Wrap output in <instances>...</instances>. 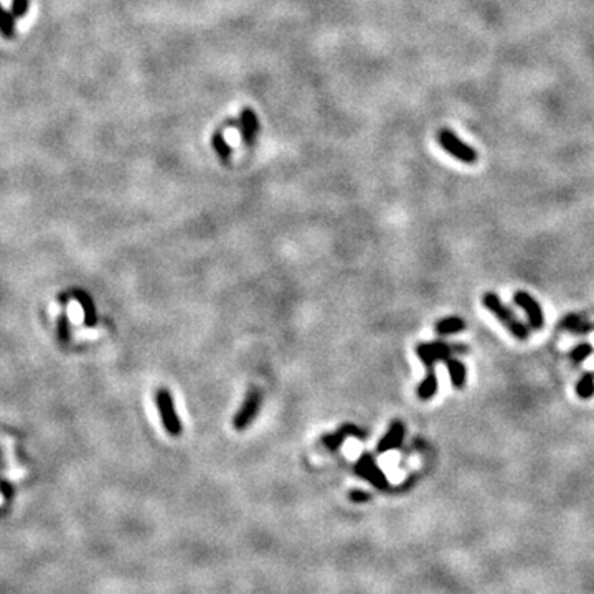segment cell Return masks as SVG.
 I'll use <instances>...</instances> for the list:
<instances>
[{
    "instance_id": "obj_3",
    "label": "cell",
    "mask_w": 594,
    "mask_h": 594,
    "mask_svg": "<svg viewBox=\"0 0 594 594\" xmlns=\"http://www.w3.org/2000/svg\"><path fill=\"white\" fill-rule=\"evenodd\" d=\"M156 404L166 431L171 434V436H180L182 423L180 418H178L175 402H173V396L171 391L167 388H159L156 391Z\"/></svg>"
},
{
    "instance_id": "obj_12",
    "label": "cell",
    "mask_w": 594,
    "mask_h": 594,
    "mask_svg": "<svg viewBox=\"0 0 594 594\" xmlns=\"http://www.w3.org/2000/svg\"><path fill=\"white\" fill-rule=\"evenodd\" d=\"M444 365H446V369L449 371V376H451V381L454 385V388L457 390H462L466 386V380H467V370H466V365L462 364L461 360L454 359H447L444 361Z\"/></svg>"
},
{
    "instance_id": "obj_15",
    "label": "cell",
    "mask_w": 594,
    "mask_h": 594,
    "mask_svg": "<svg viewBox=\"0 0 594 594\" xmlns=\"http://www.w3.org/2000/svg\"><path fill=\"white\" fill-rule=\"evenodd\" d=\"M211 146H214L215 152L218 154V157L221 159V162H228L230 157H231V147L228 146V142H226V139L223 136V132L221 130H215V134L211 136Z\"/></svg>"
},
{
    "instance_id": "obj_19",
    "label": "cell",
    "mask_w": 594,
    "mask_h": 594,
    "mask_svg": "<svg viewBox=\"0 0 594 594\" xmlns=\"http://www.w3.org/2000/svg\"><path fill=\"white\" fill-rule=\"evenodd\" d=\"M28 6H30V2H28V0H13V2H12V13L16 17H23L28 11Z\"/></svg>"
},
{
    "instance_id": "obj_2",
    "label": "cell",
    "mask_w": 594,
    "mask_h": 594,
    "mask_svg": "<svg viewBox=\"0 0 594 594\" xmlns=\"http://www.w3.org/2000/svg\"><path fill=\"white\" fill-rule=\"evenodd\" d=\"M462 352H467L466 345L447 344L444 340L428 342V344H419L416 347L418 359L423 361V365L428 370L434 369L438 361H446L447 359H451L452 354H462Z\"/></svg>"
},
{
    "instance_id": "obj_10",
    "label": "cell",
    "mask_w": 594,
    "mask_h": 594,
    "mask_svg": "<svg viewBox=\"0 0 594 594\" xmlns=\"http://www.w3.org/2000/svg\"><path fill=\"white\" fill-rule=\"evenodd\" d=\"M236 128H240V132H241V139H243V142L246 146H251V144L254 142L256 136H258V130H259V123H258V116L253 109H243L241 111L240 118L236 123H233Z\"/></svg>"
},
{
    "instance_id": "obj_7",
    "label": "cell",
    "mask_w": 594,
    "mask_h": 594,
    "mask_svg": "<svg viewBox=\"0 0 594 594\" xmlns=\"http://www.w3.org/2000/svg\"><path fill=\"white\" fill-rule=\"evenodd\" d=\"M514 301L516 306L524 309L526 318H528V326L532 327L533 330H540V328L545 327V316L542 307H540V304L535 301L528 292L516 291L514 294Z\"/></svg>"
},
{
    "instance_id": "obj_11",
    "label": "cell",
    "mask_w": 594,
    "mask_h": 594,
    "mask_svg": "<svg viewBox=\"0 0 594 594\" xmlns=\"http://www.w3.org/2000/svg\"><path fill=\"white\" fill-rule=\"evenodd\" d=\"M559 328L562 330H568L574 335H588L594 330L593 323L584 321V317L576 316V314H569V316H564L563 321L559 322Z\"/></svg>"
},
{
    "instance_id": "obj_18",
    "label": "cell",
    "mask_w": 594,
    "mask_h": 594,
    "mask_svg": "<svg viewBox=\"0 0 594 594\" xmlns=\"http://www.w3.org/2000/svg\"><path fill=\"white\" fill-rule=\"evenodd\" d=\"M591 354H593V345L588 344V342H583V344H578L571 352H569V360H571L574 365H579V364H583V361L586 360Z\"/></svg>"
},
{
    "instance_id": "obj_5",
    "label": "cell",
    "mask_w": 594,
    "mask_h": 594,
    "mask_svg": "<svg viewBox=\"0 0 594 594\" xmlns=\"http://www.w3.org/2000/svg\"><path fill=\"white\" fill-rule=\"evenodd\" d=\"M438 141L441 147L447 154H451L454 159L464 163H476L477 152L471 146H467L464 141H461L451 129H441L438 134Z\"/></svg>"
},
{
    "instance_id": "obj_17",
    "label": "cell",
    "mask_w": 594,
    "mask_h": 594,
    "mask_svg": "<svg viewBox=\"0 0 594 594\" xmlns=\"http://www.w3.org/2000/svg\"><path fill=\"white\" fill-rule=\"evenodd\" d=\"M16 16L8 13L0 7V33L6 38L16 37Z\"/></svg>"
},
{
    "instance_id": "obj_1",
    "label": "cell",
    "mask_w": 594,
    "mask_h": 594,
    "mask_svg": "<svg viewBox=\"0 0 594 594\" xmlns=\"http://www.w3.org/2000/svg\"><path fill=\"white\" fill-rule=\"evenodd\" d=\"M482 302H484V307L487 309V311H490L497 318H499L502 323H504V326L507 327V330H509L510 334L515 337V339H519V340L528 339V337H530L528 327H526L524 322L516 318L515 314L512 312L510 309L500 301V297L497 296V294L487 292L484 299H482Z\"/></svg>"
},
{
    "instance_id": "obj_8",
    "label": "cell",
    "mask_w": 594,
    "mask_h": 594,
    "mask_svg": "<svg viewBox=\"0 0 594 594\" xmlns=\"http://www.w3.org/2000/svg\"><path fill=\"white\" fill-rule=\"evenodd\" d=\"M365 431L364 429L357 428L355 424H350L347 423L344 426L337 429L335 433H330V434H323L322 436V444L326 446L328 451H337L342 444H344L349 438H359V439H365Z\"/></svg>"
},
{
    "instance_id": "obj_6",
    "label": "cell",
    "mask_w": 594,
    "mask_h": 594,
    "mask_svg": "<svg viewBox=\"0 0 594 594\" xmlns=\"http://www.w3.org/2000/svg\"><path fill=\"white\" fill-rule=\"evenodd\" d=\"M355 472L361 479L370 482L371 485L378 487V489H383V487L388 485V477L380 469V466L376 464L375 457L371 456V454H361L355 464Z\"/></svg>"
},
{
    "instance_id": "obj_4",
    "label": "cell",
    "mask_w": 594,
    "mask_h": 594,
    "mask_svg": "<svg viewBox=\"0 0 594 594\" xmlns=\"http://www.w3.org/2000/svg\"><path fill=\"white\" fill-rule=\"evenodd\" d=\"M261 404H263V393H261L259 388H251L248 393H246L245 402L241 403L238 413L235 414L233 418V428L236 431H245L246 428H249L256 416L259 414Z\"/></svg>"
},
{
    "instance_id": "obj_16",
    "label": "cell",
    "mask_w": 594,
    "mask_h": 594,
    "mask_svg": "<svg viewBox=\"0 0 594 594\" xmlns=\"http://www.w3.org/2000/svg\"><path fill=\"white\" fill-rule=\"evenodd\" d=\"M576 393L581 400H589L594 396V373L586 371L576 383Z\"/></svg>"
},
{
    "instance_id": "obj_14",
    "label": "cell",
    "mask_w": 594,
    "mask_h": 594,
    "mask_svg": "<svg viewBox=\"0 0 594 594\" xmlns=\"http://www.w3.org/2000/svg\"><path fill=\"white\" fill-rule=\"evenodd\" d=\"M436 332L439 335H454V334H459V332H462L466 328V322L462 321L461 317H446V318H441V321L436 322Z\"/></svg>"
},
{
    "instance_id": "obj_9",
    "label": "cell",
    "mask_w": 594,
    "mask_h": 594,
    "mask_svg": "<svg viewBox=\"0 0 594 594\" xmlns=\"http://www.w3.org/2000/svg\"><path fill=\"white\" fill-rule=\"evenodd\" d=\"M404 434H407V429H404L403 421H400V419L391 421L388 431L385 433V436L376 444V452L385 454L388 451H393V449L402 447L404 441Z\"/></svg>"
},
{
    "instance_id": "obj_13",
    "label": "cell",
    "mask_w": 594,
    "mask_h": 594,
    "mask_svg": "<svg viewBox=\"0 0 594 594\" xmlns=\"http://www.w3.org/2000/svg\"><path fill=\"white\" fill-rule=\"evenodd\" d=\"M438 375L434 369H429L428 370V375L424 376L421 383L418 386V398L421 400V402H428V400H431L434 395L438 393Z\"/></svg>"
}]
</instances>
